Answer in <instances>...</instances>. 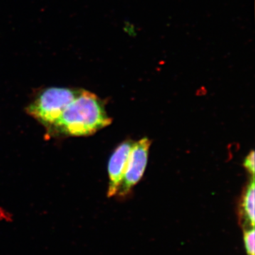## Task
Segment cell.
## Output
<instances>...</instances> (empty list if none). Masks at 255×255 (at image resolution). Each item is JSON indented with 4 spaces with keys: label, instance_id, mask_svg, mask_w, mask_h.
<instances>
[{
    "label": "cell",
    "instance_id": "6da1fadb",
    "mask_svg": "<svg viewBox=\"0 0 255 255\" xmlns=\"http://www.w3.org/2000/svg\"><path fill=\"white\" fill-rule=\"evenodd\" d=\"M112 122L102 100L92 92L81 90L50 129L69 136H88Z\"/></svg>",
    "mask_w": 255,
    "mask_h": 255
},
{
    "label": "cell",
    "instance_id": "7a4b0ae2",
    "mask_svg": "<svg viewBox=\"0 0 255 255\" xmlns=\"http://www.w3.org/2000/svg\"><path fill=\"white\" fill-rule=\"evenodd\" d=\"M80 91L64 87L47 88L30 103L26 112L42 125L50 129Z\"/></svg>",
    "mask_w": 255,
    "mask_h": 255
},
{
    "label": "cell",
    "instance_id": "3957f363",
    "mask_svg": "<svg viewBox=\"0 0 255 255\" xmlns=\"http://www.w3.org/2000/svg\"><path fill=\"white\" fill-rule=\"evenodd\" d=\"M150 145L151 140L147 137L134 142L117 195L120 197L128 195L132 188L140 182L147 167Z\"/></svg>",
    "mask_w": 255,
    "mask_h": 255
},
{
    "label": "cell",
    "instance_id": "277c9868",
    "mask_svg": "<svg viewBox=\"0 0 255 255\" xmlns=\"http://www.w3.org/2000/svg\"><path fill=\"white\" fill-rule=\"evenodd\" d=\"M134 142L132 140L122 142L110 157L108 164L109 197L117 195L118 192Z\"/></svg>",
    "mask_w": 255,
    "mask_h": 255
},
{
    "label": "cell",
    "instance_id": "5b68a950",
    "mask_svg": "<svg viewBox=\"0 0 255 255\" xmlns=\"http://www.w3.org/2000/svg\"><path fill=\"white\" fill-rule=\"evenodd\" d=\"M255 177L248 182L238 204V222L244 228H255Z\"/></svg>",
    "mask_w": 255,
    "mask_h": 255
},
{
    "label": "cell",
    "instance_id": "8992f818",
    "mask_svg": "<svg viewBox=\"0 0 255 255\" xmlns=\"http://www.w3.org/2000/svg\"><path fill=\"white\" fill-rule=\"evenodd\" d=\"M255 228L243 229V241L247 255H255Z\"/></svg>",
    "mask_w": 255,
    "mask_h": 255
},
{
    "label": "cell",
    "instance_id": "52a82bcc",
    "mask_svg": "<svg viewBox=\"0 0 255 255\" xmlns=\"http://www.w3.org/2000/svg\"><path fill=\"white\" fill-rule=\"evenodd\" d=\"M245 168L249 172L252 177H255V152L252 150L246 157L243 163Z\"/></svg>",
    "mask_w": 255,
    "mask_h": 255
},
{
    "label": "cell",
    "instance_id": "ba28073f",
    "mask_svg": "<svg viewBox=\"0 0 255 255\" xmlns=\"http://www.w3.org/2000/svg\"><path fill=\"white\" fill-rule=\"evenodd\" d=\"M124 31L125 32L126 34L128 36L134 38L137 36V30L135 28V25L133 23L130 22H128L126 21L124 23Z\"/></svg>",
    "mask_w": 255,
    "mask_h": 255
}]
</instances>
